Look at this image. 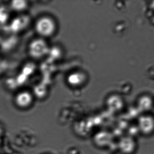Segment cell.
Returning <instances> with one entry per match:
<instances>
[{"instance_id":"obj_1","label":"cell","mask_w":154,"mask_h":154,"mask_svg":"<svg viewBox=\"0 0 154 154\" xmlns=\"http://www.w3.org/2000/svg\"><path fill=\"white\" fill-rule=\"evenodd\" d=\"M137 127L138 132L144 136L154 133V116L148 114H141L137 118Z\"/></svg>"},{"instance_id":"obj_2","label":"cell","mask_w":154,"mask_h":154,"mask_svg":"<svg viewBox=\"0 0 154 154\" xmlns=\"http://www.w3.org/2000/svg\"><path fill=\"white\" fill-rule=\"evenodd\" d=\"M35 30L38 34L42 37H49L53 34L56 24L49 17H43L38 19L35 24Z\"/></svg>"},{"instance_id":"obj_3","label":"cell","mask_w":154,"mask_h":154,"mask_svg":"<svg viewBox=\"0 0 154 154\" xmlns=\"http://www.w3.org/2000/svg\"><path fill=\"white\" fill-rule=\"evenodd\" d=\"M28 50L31 57L34 58H39L48 54L49 50L45 41L37 39L30 42Z\"/></svg>"},{"instance_id":"obj_4","label":"cell","mask_w":154,"mask_h":154,"mask_svg":"<svg viewBox=\"0 0 154 154\" xmlns=\"http://www.w3.org/2000/svg\"><path fill=\"white\" fill-rule=\"evenodd\" d=\"M119 147L123 154H134L137 150V142L134 137L126 136L119 141Z\"/></svg>"},{"instance_id":"obj_5","label":"cell","mask_w":154,"mask_h":154,"mask_svg":"<svg viewBox=\"0 0 154 154\" xmlns=\"http://www.w3.org/2000/svg\"><path fill=\"white\" fill-rule=\"evenodd\" d=\"M33 97L30 92L22 90L17 92L14 97V103L17 107L26 109L32 104Z\"/></svg>"},{"instance_id":"obj_6","label":"cell","mask_w":154,"mask_h":154,"mask_svg":"<svg viewBox=\"0 0 154 154\" xmlns=\"http://www.w3.org/2000/svg\"><path fill=\"white\" fill-rule=\"evenodd\" d=\"M154 105V100L151 96L143 95L137 99L136 108L140 114H148L152 109Z\"/></svg>"},{"instance_id":"obj_7","label":"cell","mask_w":154,"mask_h":154,"mask_svg":"<svg viewBox=\"0 0 154 154\" xmlns=\"http://www.w3.org/2000/svg\"><path fill=\"white\" fill-rule=\"evenodd\" d=\"M28 21V18L22 15L11 19L9 23L11 30L14 32L20 31L26 27Z\"/></svg>"},{"instance_id":"obj_8","label":"cell","mask_w":154,"mask_h":154,"mask_svg":"<svg viewBox=\"0 0 154 154\" xmlns=\"http://www.w3.org/2000/svg\"><path fill=\"white\" fill-rule=\"evenodd\" d=\"M11 10L9 5H0V25L8 24L11 19Z\"/></svg>"},{"instance_id":"obj_9","label":"cell","mask_w":154,"mask_h":154,"mask_svg":"<svg viewBox=\"0 0 154 154\" xmlns=\"http://www.w3.org/2000/svg\"><path fill=\"white\" fill-rule=\"evenodd\" d=\"M108 104L113 110L119 111L123 108L124 106V102L119 96L114 95L109 99Z\"/></svg>"},{"instance_id":"obj_10","label":"cell","mask_w":154,"mask_h":154,"mask_svg":"<svg viewBox=\"0 0 154 154\" xmlns=\"http://www.w3.org/2000/svg\"><path fill=\"white\" fill-rule=\"evenodd\" d=\"M85 77L83 74L78 72L70 74L67 79L69 84L74 86H79L83 83Z\"/></svg>"},{"instance_id":"obj_11","label":"cell","mask_w":154,"mask_h":154,"mask_svg":"<svg viewBox=\"0 0 154 154\" xmlns=\"http://www.w3.org/2000/svg\"><path fill=\"white\" fill-rule=\"evenodd\" d=\"M12 11L20 13L25 11L28 7L27 2L25 1H14L8 4Z\"/></svg>"},{"instance_id":"obj_12","label":"cell","mask_w":154,"mask_h":154,"mask_svg":"<svg viewBox=\"0 0 154 154\" xmlns=\"http://www.w3.org/2000/svg\"><path fill=\"white\" fill-rule=\"evenodd\" d=\"M152 9H154V2H153L152 3Z\"/></svg>"},{"instance_id":"obj_13","label":"cell","mask_w":154,"mask_h":154,"mask_svg":"<svg viewBox=\"0 0 154 154\" xmlns=\"http://www.w3.org/2000/svg\"></svg>"}]
</instances>
